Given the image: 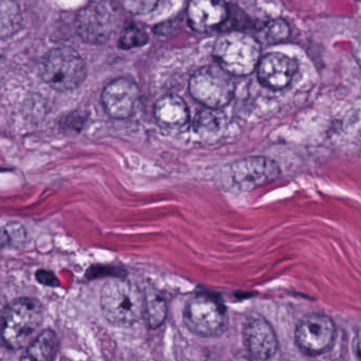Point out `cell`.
Instances as JSON below:
<instances>
[{
  "mask_svg": "<svg viewBox=\"0 0 361 361\" xmlns=\"http://www.w3.org/2000/svg\"><path fill=\"white\" fill-rule=\"evenodd\" d=\"M261 44L253 35L228 30L215 42L213 56L221 68L232 77H247L257 69Z\"/></svg>",
  "mask_w": 361,
  "mask_h": 361,
  "instance_id": "cell-1",
  "label": "cell"
},
{
  "mask_svg": "<svg viewBox=\"0 0 361 361\" xmlns=\"http://www.w3.org/2000/svg\"><path fill=\"white\" fill-rule=\"evenodd\" d=\"M100 305L103 316L111 324L128 327L138 322L143 316L145 295L137 285L114 279L101 290Z\"/></svg>",
  "mask_w": 361,
  "mask_h": 361,
  "instance_id": "cell-2",
  "label": "cell"
},
{
  "mask_svg": "<svg viewBox=\"0 0 361 361\" xmlns=\"http://www.w3.org/2000/svg\"><path fill=\"white\" fill-rule=\"evenodd\" d=\"M44 310L39 300L20 298L8 304L0 322L4 342L12 350L28 345L43 322Z\"/></svg>",
  "mask_w": 361,
  "mask_h": 361,
  "instance_id": "cell-3",
  "label": "cell"
},
{
  "mask_svg": "<svg viewBox=\"0 0 361 361\" xmlns=\"http://www.w3.org/2000/svg\"><path fill=\"white\" fill-rule=\"evenodd\" d=\"M42 79L58 92L77 90L85 81L86 66L83 59L71 47L50 50L42 61Z\"/></svg>",
  "mask_w": 361,
  "mask_h": 361,
  "instance_id": "cell-4",
  "label": "cell"
},
{
  "mask_svg": "<svg viewBox=\"0 0 361 361\" xmlns=\"http://www.w3.org/2000/svg\"><path fill=\"white\" fill-rule=\"evenodd\" d=\"M121 16L111 0H92L77 16L79 37L90 45H103L118 32Z\"/></svg>",
  "mask_w": 361,
  "mask_h": 361,
  "instance_id": "cell-5",
  "label": "cell"
},
{
  "mask_svg": "<svg viewBox=\"0 0 361 361\" xmlns=\"http://www.w3.org/2000/svg\"><path fill=\"white\" fill-rule=\"evenodd\" d=\"M189 92L192 98L206 109L227 106L234 98L235 86L232 75L219 65H208L196 71L190 78Z\"/></svg>",
  "mask_w": 361,
  "mask_h": 361,
  "instance_id": "cell-6",
  "label": "cell"
},
{
  "mask_svg": "<svg viewBox=\"0 0 361 361\" xmlns=\"http://www.w3.org/2000/svg\"><path fill=\"white\" fill-rule=\"evenodd\" d=\"M183 318L185 327L202 337H216L228 326L227 310L224 304L204 293H198L188 300Z\"/></svg>",
  "mask_w": 361,
  "mask_h": 361,
  "instance_id": "cell-7",
  "label": "cell"
},
{
  "mask_svg": "<svg viewBox=\"0 0 361 361\" xmlns=\"http://www.w3.org/2000/svg\"><path fill=\"white\" fill-rule=\"evenodd\" d=\"M336 338L337 326L333 319L324 314H307L295 326V345L308 357L320 356L331 350Z\"/></svg>",
  "mask_w": 361,
  "mask_h": 361,
  "instance_id": "cell-8",
  "label": "cell"
},
{
  "mask_svg": "<svg viewBox=\"0 0 361 361\" xmlns=\"http://www.w3.org/2000/svg\"><path fill=\"white\" fill-rule=\"evenodd\" d=\"M226 175L232 188L249 192L278 179L281 169L271 158L252 156L232 162L228 166Z\"/></svg>",
  "mask_w": 361,
  "mask_h": 361,
  "instance_id": "cell-9",
  "label": "cell"
},
{
  "mask_svg": "<svg viewBox=\"0 0 361 361\" xmlns=\"http://www.w3.org/2000/svg\"><path fill=\"white\" fill-rule=\"evenodd\" d=\"M140 97V90L134 81L119 78L103 90L102 104L105 111L114 119H128L134 115Z\"/></svg>",
  "mask_w": 361,
  "mask_h": 361,
  "instance_id": "cell-10",
  "label": "cell"
},
{
  "mask_svg": "<svg viewBox=\"0 0 361 361\" xmlns=\"http://www.w3.org/2000/svg\"><path fill=\"white\" fill-rule=\"evenodd\" d=\"M245 348L255 360H268L278 352L279 341L276 331L266 319L252 318L243 331Z\"/></svg>",
  "mask_w": 361,
  "mask_h": 361,
  "instance_id": "cell-11",
  "label": "cell"
},
{
  "mask_svg": "<svg viewBox=\"0 0 361 361\" xmlns=\"http://www.w3.org/2000/svg\"><path fill=\"white\" fill-rule=\"evenodd\" d=\"M257 69L262 85L271 90H282L293 82L298 64L295 59L286 54L270 52L259 59Z\"/></svg>",
  "mask_w": 361,
  "mask_h": 361,
  "instance_id": "cell-12",
  "label": "cell"
},
{
  "mask_svg": "<svg viewBox=\"0 0 361 361\" xmlns=\"http://www.w3.org/2000/svg\"><path fill=\"white\" fill-rule=\"evenodd\" d=\"M225 0H190L187 7L189 26L196 32L207 33L223 27L229 16Z\"/></svg>",
  "mask_w": 361,
  "mask_h": 361,
  "instance_id": "cell-13",
  "label": "cell"
},
{
  "mask_svg": "<svg viewBox=\"0 0 361 361\" xmlns=\"http://www.w3.org/2000/svg\"><path fill=\"white\" fill-rule=\"evenodd\" d=\"M154 117L160 128L166 130H183L190 123V109L180 97L166 94L156 102Z\"/></svg>",
  "mask_w": 361,
  "mask_h": 361,
  "instance_id": "cell-14",
  "label": "cell"
},
{
  "mask_svg": "<svg viewBox=\"0 0 361 361\" xmlns=\"http://www.w3.org/2000/svg\"><path fill=\"white\" fill-rule=\"evenodd\" d=\"M58 350V336L51 329H45L28 344L26 354L22 359L49 361L56 357Z\"/></svg>",
  "mask_w": 361,
  "mask_h": 361,
  "instance_id": "cell-15",
  "label": "cell"
},
{
  "mask_svg": "<svg viewBox=\"0 0 361 361\" xmlns=\"http://www.w3.org/2000/svg\"><path fill=\"white\" fill-rule=\"evenodd\" d=\"M168 314V303L159 293H145L143 318L151 329H157L164 324Z\"/></svg>",
  "mask_w": 361,
  "mask_h": 361,
  "instance_id": "cell-16",
  "label": "cell"
},
{
  "mask_svg": "<svg viewBox=\"0 0 361 361\" xmlns=\"http://www.w3.org/2000/svg\"><path fill=\"white\" fill-rule=\"evenodd\" d=\"M16 4L0 0V37H8L20 27V16Z\"/></svg>",
  "mask_w": 361,
  "mask_h": 361,
  "instance_id": "cell-17",
  "label": "cell"
},
{
  "mask_svg": "<svg viewBox=\"0 0 361 361\" xmlns=\"http://www.w3.org/2000/svg\"><path fill=\"white\" fill-rule=\"evenodd\" d=\"M259 35L268 45H278L288 39L290 28L286 20L274 18L263 25L259 30Z\"/></svg>",
  "mask_w": 361,
  "mask_h": 361,
  "instance_id": "cell-18",
  "label": "cell"
},
{
  "mask_svg": "<svg viewBox=\"0 0 361 361\" xmlns=\"http://www.w3.org/2000/svg\"><path fill=\"white\" fill-rule=\"evenodd\" d=\"M149 42V35L147 31L135 24H130L122 29L119 39V47L123 50H130L133 48L141 47L147 45Z\"/></svg>",
  "mask_w": 361,
  "mask_h": 361,
  "instance_id": "cell-19",
  "label": "cell"
},
{
  "mask_svg": "<svg viewBox=\"0 0 361 361\" xmlns=\"http://www.w3.org/2000/svg\"><path fill=\"white\" fill-rule=\"evenodd\" d=\"M217 109H207V111L198 114L195 119V130L202 136L216 134L221 128V118L216 113Z\"/></svg>",
  "mask_w": 361,
  "mask_h": 361,
  "instance_id": "cell-20",
  "label": "cell"
},
{
  "mask_svg": "<svg viewBox=\"0 0 361 361\" xmlns=\"http://www.w3.org/2000/svg\"><path fill=\"white\" fill-rule=\"evenodd\" d=\"M122 8L135 16L151 13L157 7L159 0H120Z\"/></svg>",
  "mask_w": 361,
  "mask_h": 361,
  "instance_id": "cell-21",
  "label": "cell"
},
{
  "mask_svg": "<svg viewBox=\"0 0 361 361\" xmlns=\"http://www.w3.org/2000/svg\"><path fill=\"white\" fill-rule=\"evenodd\" d=\"M8 234H9L11 243H20L26 238V232H25L24 227L18 223L8 224L6 226Z\"/></svg>",
  "mask_w": 361,
  "mask_h": 361,
  "instance_id": "cell-22",
  "label": "cell"
},
{
  "mask_svg": "<svg viewBox=\"0 0 361 361\" xmlns=\"http://www.w3.org/2000/svg\"><path fill=\"white\" fill-rule=\"evenodd\" d=\"M37 279L39 283L46 285V286H59V284H60L58 278L48 270H39L37 272Z\"/></svg>",
  "mask_w": 361,
  "mask_h": 361,
  "instance_id": "cell-23",
  "label": "cell"
},
{
  "mask_svg": "<svg viewBox=\"0 0 361 361\" xmlns=\"http://www.w3.org/2000/svg\"><path fill=\"white\" fill-rule=\"evenodd\" d=\"M10 244H11V240H10L7 230H6V228L0 229V249L5 248V247L9 246Z\"/></svg>",
  "mask_w": 361,
  "mask_h": 361,
  "instance_id": "cell-24",
  "label": "cell"
},
{
  "mask_svg": "<svg viewBox=\"0 0 361 361\" xmlns=\"http://www.w3.org/2000/svg\"><path fill=\"white\" fill-rule=\"evenodd\" d=\"M8 302L7 299H6L5 295L3 293H0V322H1V319H3L4 314H5L6 308H7Z\"/></svg>",
  "mask_w": 361,
  "mask_h": 361,
  "instance_id": "cell-25",
  "label": "cell"
},
{
  "mask_svg": "<svg viewBox=\"0 0 361 361\" xmlns=\"http://www.w3.org/2000/svg\"><path fill=\"white\" fill-rule=\"evenodd\" d=\"M355 346H356L355 354H356L357 359H360V339H359V335H357L356 339H355Z\"/></svg>",
  "mask_w": 361,
  "mask_h": 361,
  "instance_id": "cell-26",
  "label": "cell"
}]
</instances>
